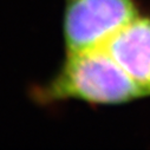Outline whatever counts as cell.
<instances>
[{"label": "cell", "mask_w": 150, "mask_h": 150, "mask_svg": "<svg viewBox=\"0 0 150 150\" xmlns=\"http://www.w3.org/2000/svg\"><path fill=\"white\" fill-rule=\"evenodd\" d=\"M31 95L40 104L73 99L97 105H118L146 97L105 46L66 53L56 76L33 86Z\"/></svg>", "instance_id": "obj_1"}, {"label": "cell", "mask_w": 150, "mask_h": 150, "mask_svg": "<svg viewBox=\"0 0 150 150\" xmlns=\"http://www.w3.org/2000/svg\"><path fill=\"white\" fill-rule=\"evenodd\" d=\"M141 16L137 0H64L63 37L66 53L105 46Z\"/></svg>", "instance_id": "obj_2"}, {"label": "cell", "mask_w": 150, "mask_h": 150, "mask_svg": "<svg viewBox=\"0 0 150 150\" xmlns=\"http://www.w3.org/2000/svg\"><path fill=\"white\" fill-rule=\"evenodd\" d=\"M105 47L145 96H150V17L138 16Z\"/></svg>", "instance_id": "obj_3"}]
</instances>
